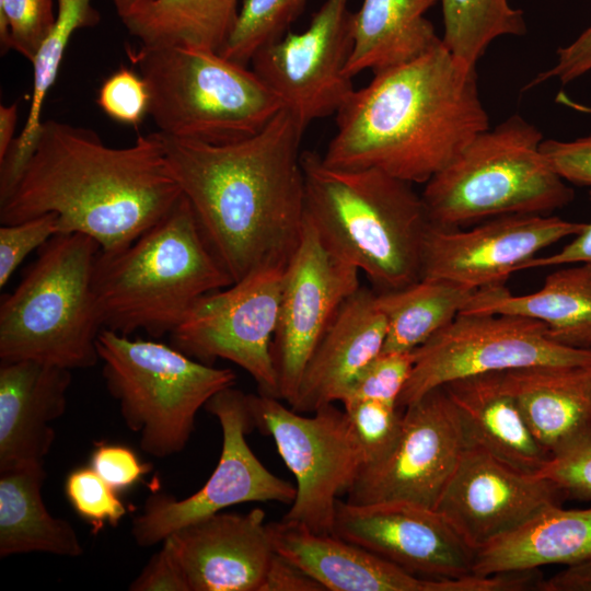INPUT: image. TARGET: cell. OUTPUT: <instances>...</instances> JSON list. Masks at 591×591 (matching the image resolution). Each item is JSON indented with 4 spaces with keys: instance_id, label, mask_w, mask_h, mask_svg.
<instances>
[{
    "instance_id": "cell-1",
    "label": "cell",
    "mask_w": 591,
    "mask_h": 591,
    "mask_svg": "<svg viewBox=\"0 0 591 591\" xmlns=\"http://www.w3.org/2000/svg\"><path fill=\"white\" fill-rule=\"evenodd\" d=\"M304 130L283 108L256 135L224 144L158 131L183 196L233 281L262 268L283 269L301 241Z\"/></svg>"
},
{
    "instance_id": "cell-2",
    "label": "cell",
    "mask_w": 591,
    "mask_h": 591,
    "mask_svg": "<svg viewBox=\"0 0 591 591\" xmlns=\"http://www.w3.org/2000/svg\"><path fill=\"white\" fill-rule=\"evenodd\" d=\"M182 195L158 131L112 148L94 130L49 119L0 205V220L12 224L54 213L59 233L85 234L112 253L160 221Z\"/></svg>"
},
{
    "instance_id": "cell-3",
    "label": "cell",
    "mask_w": 591,
    "mask_h": 591,
    "mask_svg": "<svg viewBox=\"0 0 591 591\" xmlns=\"http://www.w3.org/2000/svg\"><path fill=\"white\" fill-rule=\"evenodd\" d=\"M373 74L335 114L336 131L322 155L326 165L376 169L426 184L489 128L475 68L443 44Z\"/></svg>"
},
{
    "instance_id": "cell-4",
    "label": "cell",
    "mask_w": 591,
    "mask_h": 591,
    "mask_svg": "<svg viewBox=\"0 0 591 591\" xmlns=\"http://www.w3.org/2000/svg\"><path fill=\"white\" fill-rule=\"evenodd\" d=\"M301 161L305 218L332 253L363 271L378 291L421 279L431 222L410 183L376 169L332 167L312 151Z\"/></svg>"
},
{
    "instance_id": "cell-5",
    "label": "cell",
    "mask_w": 591,
    "mask_h": 591,
    "mask_svg": "<svg viewBox=\"0 0 591 591\" xmlns=\"http://www.w3.org/2000/svg\"><path fill=\"white\" fill-rule=\"evenodd\" d=\"M233 282L183 195L126 247L100 250L93 273L103 328L154 338L170 335L201 297Z\"/></svg>"
},
{
    "instance_id": "cell-6",
    "label": "cell",
    "mask_w": 591,
    "mask_h": 591,
    "mask_svg": "<svg viewBox=\"0 0 591 591\" xmlns=\"http://www.w3.org/2000/svg\"><path fill=\"white\" fill-rule=\"evenodd\" d=\"M100 245L82 233H58L0 305V360H37L69 370L100 358L103 324L93 273Z\"/></svg>"
},
{
    "instance_id": "cell-7",
    "label": "cell",
    "mask_w": 591,
    "mask_h": 591,
    "mask_svg": "<svg viewBox=\"0 0 591 591\" xmlns=\"http://www.w3.org/2000/svg\"><path fill=\"white\" fill-rule=\"evenodd\" d=\"M149 94L159 132L211 144L259 132L285 108L247 66L194 46H140L128 50Z\"/></svg>"
},
{
    "instance_id": "cell-8",
    "label": "cell",
    "mask_w": 591,
    "mask_h": 591,
    "mask_svg": "<svg viewBox=\"0 0 591 591\" xmlns=\"http://www.w3.org/2000/svg\"><path fill=\"white\" fill-rule=\"evenodd\" d=\"M542 132L514 114L479 132L421 193L432 225L455 229L505 215H546L573 193L541 151Z\"/></svg>"
},
{
    "instance_id": "cell-9",
    "label": "cell",
    "mask_w": 591,
    "mask_h": 591,
    "mask_svg": "<svg viewBox=\"0 0 591 591\" xmlns=\"http://www.w3.org/2000/svg\"><path fill=\"white\" fill-rule=\"evenodd\" d=\"M96 346L106 389L125 425L139 436L141 450L157 459L183 451L198 412L236 380L233 370L200 362L172 345L107 328Z\"/></svg>"
},
{
    "instance_id": "cell-10",
    "label": "cell",
    "mask_w": 591,
    "mask_h": 591,
    "mask_svg": "<svg viewBox=\"0 0 591 591\" xmlns=\"http://www.w3.org/2000/svg\"><path fill=\"white\" fill-rule=\"evenodd\" d=\"M247 399L254 428L273 438L296 478V497L282 520L332 534L336 503L366 464L345 409L333 403L304 416L276 397L258 393Z\"/></svg>"
},
{
    "instance_id": "cell-11",
    "label": "cell",
    "mask_w": 591,
    "mask_h": 591,
    "mask_svg": "<svg viewBox=\"0 0 591 591\" xmlns=\"http://www.w3.org/2000/svg\"><path fill=\"white\" fill-rule=\"evenodd\" d=\"M413 356L412 373L397 402L401 409L471 375L533 366H591V349L557 344L544 323L512 314H459Z\"/></svg>"
},
{
    "instance_id": "cell-12",
    "label": "cell",
    "mask_w": 591,
    "mask_h": 591,
    "mask_svg": "<svg viewBox=\"0 0 591 591\" xmlns=\"http://www.w3.org/2000/svg\"><path fill=\"white\" fill-rule=\"evenodd\" d=\"M222 430L217 467L205 485L184 499L153 494L132 520L131 535L138 546L162 543L178 529L234 505L277 501L291 505L296 487L268 471L246 441L254 429L247 394L233 386L213 395L205 406Z\"/></svg>"
},
{
    "instance_id": "cell-13",
    "label": "cell",
    "mask_w": 591,
    "mask_h": 591,
    "mask_svg": "<svg viewBox=\"0 0 591 591\" xmlns=\"http://www.w3.org/2000/svg\"><path fill=\"white\" fill-rule=\"evenodd\" d=\"M283 270L262 268L201 297L170 334L171 345L207 364L229 360L254 379L259 394L278 398L271 344Z\"/></svg>"
},
{
    "instance_id": "cell-14",
    "label": "cell",
    "mask_w": 591,
    "mask_h": 591,
    "mask_svg": "<svg viewBox=\"0 0 591 591\" xmlns=\"http://www.w3.org/2000/svg\"><path fill=\"white\" fill-rule=\"evenodd\" d=\"M352 12L349 0H324L304 31L287 32L250 62L304 128L336 114L355 91L346 72Z\"/></svg>"
},
{
    "instance_id": "cell-15",
    "label": "cell",
    "mask_w": 591,
    "mask_h": 591,
    "mask_svg": "<svg viewBox=\"0 0 591 591\" xmlns=\"http://www.w3.org/2000/svg\"><path fill=\"white\" fill-rule=\"evenodd\" d=\"M465 448L456 410L445 389L436 387L403 409L395 448L383 461L361 468L346 501H404L436 509Z\"/></svg>"
},
{
    "instance_id": "cell-16",
    "label": "cell",
    "mask_w": 591,
    "mask_h": 591,
    "mask_svg": "<svg viewBox=\"0 0 591 591\" xmlns=\"http://www.w3.org/2000/svg\"><path fill=\"white\" fill-rule=\"evenodd\" d=\"M359 288V269L332 253L305 218L301 241L283 270L271 344L278 398L289 406L331 321Z\"/></svg>"
},
{
    "instance_id": "cell-17",
    "label": "cell",
    "mask_w": 591,
    "mask_h": 591,
    "mask_svg": "<svg viewBox=\"0 0 591 591\" xmlns=\"http://www.w3.org/2000/svg\"><path fill=\"white\" fill-rule=\"evenodd\" d=\"M584 227L540 213L499 216L470 230L431 224L421 278L444 279L472 290L501 286L538 252Z\"/></svg>"
},
{
    "instance_id": "cell-18",
    "label": "cell",
    "mask_w": 591,
    "mask_h": 591,
    "mask_svg": "<svg viewBox=\"0 0 591 591\" xmlns=\"http://www.w3.org/2000/svg\"><path fill=\"white\" fill-rule=\"evenodd\" d=\"M332 534L419 577L474 575L477 551L436 509L420 505L338 499Z\"/></svg>"
},
{
    "instance_id": "cell-19",
    "label": "cell",
    "mask_w": 591,
    "mask_h": 591,
    "mask_svg": "<svg viewBox=\"0 0 591 591\" xmlns=\"http://www.w3.org/2000/svg\"><path fill=\"white\" fill-rule=\"evenodd\" d=\"M561 491L537 473L513 467L482 448L467 445L436 510L476 551L519 529Z\"/></svg>"
},
{
    "instance_id": "cell-20",
    "label": "cell",
    "mask_w": 591,
    "mask_h": 591,
    "mask_svg": "<svg viewBox=\"0 0 591 591\" xmlns=\"http://www.w3.org/2000/svg\"><path fill=\"white\" fill-rule=\"evenodd\" d=\"M275 551L320 582L325 591H506L503 573L432 579L413 575L333 534L296 522L267 523Z\"/></svg>"
},
{
    "instance_id": "cell-21",
    "label": "cell",
    "mask_w": 591,
    "mask_h": 591,
    "mask_svg": "<svg viewBox=\"0 0 591 591\" xmlns=\"http://www.w3.org/2000/svg\"><path fill=\"white\" fill-rule=\"evenodd\" d=\"M190 591H260L275 554L264 510L217 512L165 538Z\"/></svg>"
},
{
    "instance_id": "cell-22",
    "label": "cell",
    "mask_w": 591,
    "mask_h": 591,
    "mask_svg": "<svg viewBox=\"0 0 591 591\" xmlns=\"http://www.w3.org/2000/svg\"><path fill=\"white\" fill-rule=\"evenodd\" d=\"M71 370L37 361L0 363V472L44 464L53 422L67 407Z\"/></svg>"
},
{
    "instance_id": "cell-23",
    "label": "cell",
    "mask_w": 591,
    "mask_h": 591,
    "mask_svg": "<svg viewBox=\"0 0 591 591\" xmlns=\"http://www.w3.org/2000/svg\"><path fill=\"white\" fill-rule=\"evenodd\" d=\"M386 332L375 291L360 287L331 321L305 366L290 407L309 414L340 402L357 375L382 352Z\"/></svg>"
},
{
    "instance_id": "cell-24",
    "label": "cell",
    "mask_w": 591,
    "mask_h": 591,
    "mask_svg": "<svg viewBox=\"0 0 591 591\" xmlns=\"http://www.w3.org/2000/svg\"><path fill=\"white\" fill-rule=\"evenodd\" d=\"M503 372L457 379L443 387L456 410L466 447L482 448L513 467L537 473L551 454L531 432Z\"/></svg>"
},
{
    "instance_id": "cell-25",
    "label": "cell",
    "mask_w": 591,
    "mask_h": 591,
    "mask_svg": "<svg viewBox=\"0 0 591 591\" xmlns=\"http://www.w3.org/2000/svg\"><path fill=\"white\" fill-rule=\"evenodd\" d=\"M512 314L540 321L555 343L591 349V264L559 268L535 292L514 296L505 285L475 290L460 314Z\"/></svg>"
},
{
    "instance_id": "cell-26",
    "label": "cell",
    "mask_w": 591,
    "mask_h": 591,
    "mask_svg": "<svg viewBox=\"0 0 591 591\" xmlns=\"http://www.w3.org/2000/svg\"><path fill=\"white\" fill-rule=\"evenodd\" d=\"M503 373L526 425L549 454L591 426V366H533Z\"/></svg>"
},
{
    "instance_id": "cell-27",
    "label": "cell",
    "mask_w": 591,
    "mask_h": 591,
    "mask_svg": "<svg viewBox=\"0 0 591 591\" xmlns=\"http://www.w3.org/2000/svg\"><path fill=\"white\" fill-rule=\"evenodd\" d=\"M439 0H362L352 12L350 78L415 60L442 44L425 13Z\"/></svg>"
},
{
    "instance_id": "cell-28",
    "label": "cell",
    "mask_w": 591,
    "mask_h": 591,
    "mask_svg": "<svg viewBox=\"0 0 591 591\" xmlns=\"http://www.w3.org/2000/svg\"><path fill=\"white\" fill-rule=\"evenodd\" d=\"M591 556V508L551 506L519 529L479 548L476 576L571 565Z\"/></svg>"
},
{
    "instance_id": "cell-29",
    "label": "cell",
    "mask_w": 591,
    "mask_h": 591,
    "mask_svg": "<svg viewBox=\"0 0 591 591\" xmlns=\"http://www.w3.org/2000/svg\"><path fill=\"white\" fill-rule=\"evenodd\" d=\"M44 464L0 472V557L47 553L78 557L83 548L72 524L51 515L42 488Z\"/></svg>"
},
{
    "instance_id": "cell-30",
    "label": "cell",
    "mask_w": 591,
    "mask_h": 591,
    "mask_svg": "<svg viewBox=\"0 0 591 591\" xmlns=\"http://www.w3.org/2000/svg\"><path fill=\"white\" fill-rule=\"evenodd\" d=\"M100 20L92 0H57L55 25L31 61L33 89L25 124L0 161V204L11 196L33 154L43 123V105L58 76L71 36L80 28L95 26Z\"/></svg>"
},
{
    "instance_id": "cell-31",
    "label": "cell",
    "mask_w": 591,
    "mask_h": 591,
    "mask_svg": "<svg viewBox=\"0 0 591 591\" xmlns=\"http://www.w3.org/2000/svg\"><path fill=\"white\" fill-rule=\"evenodd\" d=\"M240 0H151L121 19L142 46H194L221 51Z\"/></svg>"
},
{
    "instance_id": "cell-32",
    "label": "cell",
    "mask_w": 591,
    "mask_h": 591,
    "mask_svg": "<svg viewBox=\"0 0 591 591\" xmlns=\"http://www.w3.org/2000/svg\"><path fill=\"white\" fill-rule=\"evenodd\" d=\"M475 290L444 279L421 278L406 287L376 291L387 323L382 352H412L449 325Z\"/></svg>"
},
{
    "instance_id": "cell-33",
    "label": "cell",
    "mask_w": 591,
    "mask_h": 591,
    "mask_svg": "<svg viewBox=\"0 0 591 591\" xmlns=\"http://www.w3.org/2000/svg\"><path fill=\"white\" fill-rule=\"evenodd\" d=\"M443 46L462 63L476 68L493 40L526 32L523 11L509 0H439Z\"/></svg>"
},
{
    "instance_id": "cell-34",
    "label": "cell",
    "mask_w": 591,
    "mask_h": 591,
    "mask_svg": "<svg viewBox=\"0 0 591 591\" xmlns=\"http://www.w3.org/2000/svg\"><path fill=\"white\" fill-rule=\"evenodd\" d=\"M308 0H243L237 19L220 54L247 66L255 53L279 39L300 15Z\"/></svg>"
},
{
    "instance_id": "cell-35",
    "label": "cell",
    "mask_w": 591,
    "mask_h": 591,
    "mask_svg": "<svg viewBox=\"0 0 591 591\" xmlns=\"http://www.w3.org/2000/svg\"><path fill=\"white\" fill-rule=\"evenodd\" d=\"M55 22L53 0H0L1 54L13 49L31 62Z\"/></svg>"
},
{
    "instance_id": "cell-36",
    "label": "cell",
    "mask_w": 591,
    "mask_h": 591,
    "mask_svg": "<svg viewBox=\"0 0 591 591\" xmlns=\"http://www.w3.org/2000/svg\"><path fill=\"white\" fill-rule=\"evenodd\" d=\"M343 406L363 451V466L383 461L399 439L403 409L373 399L354 401Z\"/></svg>"
},
{
    "instance_id": "cell-37",
    "label": "cell",
    "mask_w": 591,
    "mask_h": 591,
    "mask_svg": "<svg viewBox=\"0 0 591 591\" xmlns=\"http://www.w3.org/2000/svg\"><path fill=\"white\" fill-rule=\"evenodd\" d=\"M117 493L91 466L71 471L65 480L69 503L91 525L93 534L105 524L117 526L126 515V506Z\"/></svg>"
},
{
    "instance_id": "cell-38",
    "label": "cell",
    "mask_w": 591,
    "mask_h": 591,
    "mask_svg": "<svg viewBox=\"0 0 591 591\" xmlns=\"http://www.w3.org/2000/svg\"><path fill=\"white\" fill-rule=\"evenodd\" d=\"M413 364V351L381 352L357 375L340 403L373 399L397 406Z\"/></svg>"
},
{
    "instance_id": "cell-39",
    "label": "cell",
    "mask_w": 591,
    "mask_h": 591,
    "mask_svg": "<svg viewBox=\"0 0 591 591\" xmlns=\"http://www.w3.org/2000/svg\"><path fill=\"white\" fill-rule=\"evenodd\" d=\"M537 474L551 480L565 498L591 500V426L555 450Z\"/></svg>"
},
{
    "instance_id": "cell-40",
    "label": "cell",
    "mask_w": 591,
    "mask_h": 591,
    "mask_svg": "<svg viewBox=\"0 0 591 591\" xmlns=\"http://www.w3.org/2000/svg\"><path fill=\"white\" fill-rule=\"evenodd\" d=\"M96 103L113 120L138 126L149 114L150 94L141 74L121 67L102 83Z\"/></svg>"
},
{
    "instance_id": "cell-41",
    "label": "cell",
    "mask_w": 591,
    "mask_h": 591,
    "mask_svg": "<svg viewBox=\"0 0 591 591\" xmlns=\"http://www.w3.org/2000/svg\"><path fill=\"white\" fill-rule=\"evenodd\" d=\"M59 233L54 213L37 216L18 223L1 224L0 228V288L34 250L40 248Z\"/></svg>"
},
{
    "instance_id": "cell-42",
    "label": "cell",
    "mask_w": 591,
    "mask_h": 591,
    "mask_svg": "<svg viewBox=\"0 0 591 591\" xmlns=\"http://www.w3.org/2000/svg\"><path fill=\"white\" fill-rule=\"evenodd\" d=\"M92 470L116 491L125 490L151 471L149 463H143L128 447L99 442L91 457Z\"/></svg>"
},
{
    "instance_id": "cell-43",
    "label": "cell",
    "mask_w": 591,
    "mask_h": 591,
    "mask_svg": "<svg viewBox=\"0 0 591 591\" xmlns=\"http://www.w3.org/2000/svg\"><path fill=\"white\" fill-rule=\"evenodd\" d=\"M541 151L566 182L591 186V134L576 140H543Z\"/></svg>"
},
{
    "instance_id": "cell-44",
    "label": "cell",
    "mask_w": 591,
    "mask_h": 591,
    "mask_svg": "<svg viewBox=\"0 0 591 591\" xmlns=\"http://www.w3.org/2000/svg\"><path fill=\"white\" fill-rule=\"evenodd\" d=\"M130 591H190L182 565L164 540L161 549L151 557L129 584Z\"/></svg>"
},
{
    "instance_id": "cell-45",
    "label": "cell",
    "mask_w": 591,
    "mask_h": 591,
    "mask_svg": "<svg viewBox=\"0 0 591 591\" xmlns=\"http://www.w3.org/2000/svg\"><path fill=\"white\" fill-rule=\"evenodd\" d=\"M589 71H591V25L569 45L560 47L554 66L538 73L526 89L552 79L566 84Z\"/></svg>"
},
{
    "instance_id": "cell-46",
    "label": "cell",
    "mask_w": 591,
    "mask_h": 591,
    "mask_svg": "<svg viewBox=\"0 0 591 591\" xmlns=\"http://www.w3.org/2000/svg\"><path fill=\"white\" fill-rule=\"evenodd\" d=\"M260 591H325L294 563L275 552Z\"/></svg>"
},
{
    "instance_id": "cell-47",
    "label": "cell",
    "mask_w": 591,
    "mask_h": 591,
    "mask_svg": "<svg viewBox=\"0 0 591 591\" xmlns=\"http://www.w3.org/2000/svg\"><path fill=\"white\" fill-rule=\"evenodd\" d=\"M589 198L591 201V190L589 192ZM580 263L591 264V222L586 223L584 229L579 234L575 235V239L559 252L542 257L536 256L528 260L522 266L521 270Z\"/></svg>"
},
{
    "instance_id": "cell-48",
    "label": "cell",
    "mask_w": 591,
    "mask_h": 591,
    "mask_svg": "<svg viewBox=\"0 0 591 591\" xmlns=\"http://www.w3.org/2000/svg\"><path fill=\"white\" fill-rule=\"evenodd\" d=\"M540 591H591V556L568 565L548 579H542Z\"/></svg>"
},
{
    "instance_id": "cell-49",
    "label": "cell",
    "mask_w": 591,
    "mask_h": 591,
    "mask_svg": "<svg viewBox=\"0 0 591 591\" xmlns=\"http://www.w3.org/2000/svg\"><path fill=\"white\" fill-rule=\"evenodd\" d=\"M18 121V102L0 106V161L9 152L14 139V130Z\"/></svg>"
},
{
    "instance_id": "cell-50",
    "label": "cell",
    "mask_w": 591,
    "mask_h": 591,
    "mask_svg": "<svg viewBox=\"0 0 591 591\" xmlns=\"http://www.w3.org/2000/svg\"><path fill=\"white\" fill-rule=\"evenodd\" d=\"M118 16L121 19L130 15L151 0H111Z\"/></svg>"
}]
</instances>
